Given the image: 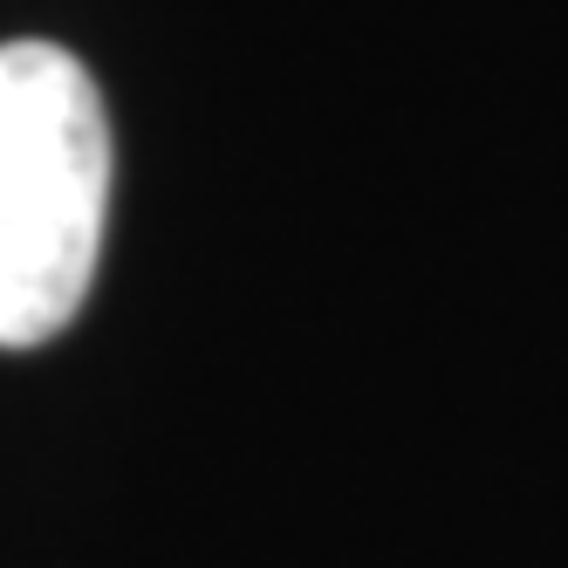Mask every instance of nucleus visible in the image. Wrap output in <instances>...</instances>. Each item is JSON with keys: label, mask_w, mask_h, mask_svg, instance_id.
Returning a JSON list of instances; mask_svg holds the SVG:
<instances>
[{"label": "nucleus", "mask_w": 568, "mask_h": 568, "mask_svg": "<svg viewBox=\"0 0 568 568\" xmlns=\"http://www.w3.org/2000/svg\"><path fill=\"white\" fill-rule=\"evenodd\" d=\"M110 116L55 42H0V349L62 336L110 226Z\"/></svg>", "instance_id": "nucleus-1"}]
</instances>
